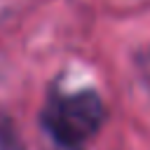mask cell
<instances>
[{
    "label": "cell",
    "mask_w": 150,
    "mask_h": 150,
    "mask_svg": "<svg viewBox=\"0 0 150 150\" xmlns=\"http://www.w3.org/2000/svg\"><path fill=\"white\" fill-rule=\"evenodd\" d=\"M105 120V105L91 89L77 94H54L42 112V127L63 150H80Z\"/></svg>",
    "instance_id": "obj_1"
}]
</instances>
